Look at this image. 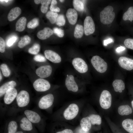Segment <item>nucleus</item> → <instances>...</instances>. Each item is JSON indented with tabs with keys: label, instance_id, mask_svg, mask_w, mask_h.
I'll return each mask as SVG.
<instances>
[{
	"label": "nucleus",
	"instance_id": "1",
	"mask_svg": "<svg viewBox=\"0 0 133 133\" xmlns=\"http://www.w3.org/2000/svg\"><path fill=\"white\" fill-rule=\"evenodd\" d=\"M113 7L108 6L104 8L100 13V17L101 22L104 24L111 23L115 17V14L113 11Z\"/></svg>",
	"mask_w": 133,
	"mask_h": 133
},
{
	"label": "nucleus",
	"instance_id": "2",
	"mask_svg": "<svg viewBox=\"0 0 133 133\" xmlns=\"http://www.w3.org/2000/svg\"><path fill=\"white\" fill-rule=\"evenodd\" d=\"M91 64L95 69L100 73H103L107 70V65L104 60L98 56H93L91 60Z\"/></svg>",
	"mask_w": 133,
	"mask_h": 133
},
{
	"label": "nucleus",
	"instance_id": "3",
	"mask_svg": "<svg viewBox=\"0 0 133 133\" xmlns=\"http://www.w3.org/2000/svg\"><path fill=\"white\" fill-rule=\"evenodd\" d=\"M99 102L102 108L106 109L110 108L112 103V96L110 93L107 90H103L101 94Z\"/></svg>",
	"mask_w": 133,
	"mask_h": 133
},
{
	"label": "nucleus",
	"instance_id": "4",
	"mask_svg": "<svg viewBox=\"0 0 133 133\" xmlns=\"http://www.w3.org/2000/svg\"><path fill=\"white\" fill-rule=\"evenodd\" d=\"M16 98L17 105L20 107H26L28 104L30 102L29 94L25 90L20 91L17 94Z\"/></svg>",
	"mask_w": 133,
	"mask_h": 133
},
{
	"label": "nucleus",
	"instance_id": "5",
	"mask_svg": "<svg viewBox=\"0 0 133 133\" xmlns=\"http://www.w3.org/2000/svg\"><path fill=\"white\" fill-rule=\"evenodd\" d=\"M79 111L78 107L76 104L74 103L71 104L64 111V117L67 120L72 119L77 116Z\"/></svg>",
	"mask_w": 133,
	"mask_h": 133
},
{
	"label": "nucleus",
	"instance_id": "6",
	"mask_svg": "<svg viewBox=\"0 0 133 133\" xmlns=\"http://www.w3.org/2000/svg\"><path fill=\"white\" fill-rule=\"evenodd\" d=\"M54 97L51 94H49L42 97L38 103V106L40 109H44L50 107L53 104Z\"/></svg>",
	"mask_w": 133,
	"mask_h": 133
},
{
	"label": "nucleus",
	"instance_id": "7",
	"mask_svg": "<svg viewBox=\"0 0 133 133\" xmlns=\"http://www.w3.org/2000/svg\"><path fill=\"white\" fill-rule=\"evenodd\" d=\"M35 89L38 92H44L50 89V87L49 82L43 79L40 78L36 80L33 84Z\"/></svg>",
	"mask_w": 133,
	"mask_h": 133
},
{
	"label": "nucleus",
	"instance_id": "8",
	"mask_svg": "<svg viewBox=\"0 0 133 133\" xmlns=\"http://www.w3.org/2000/svg\"><path fill=\"white\" fill-rule=\"evenodd\" d=\"M72 63L74 68L80 73H84L88 70L87 65L85 62L81 58H76L74 59Z\"/></svg>",
	"mask_w": 133,
	"mask_h": 133
},
{
	"label": "nucleus",
	"instance_id": "9",
	"mask_svg": "<svg viewBox=\"0 0 133 133\" xmlns=\"http://www.w3.org/2000/svg\"><path fill=\"white\" fill-rule=\"evenodd\" d=\"M84 32L85 34L88 35L93 33L95 30V26L93 19L91 17L87 16L84 22Z\"/></svg>",
	"mask_w": 133,
	"mask_h": 133
},
{
	"label": "nucleus",
	"instance_id": "10",
	"mask_svg": "<svg viewBox=\"0 0 133 133\" xmlns=\"http://www.w3.org/2000/svg\"><path fill=\"white\" fill-rule=\"evenodd\" d=\"M19 126L21 130L25 133H35L32 123L26 117H23L21 119Z\"/></svg>",
	"mask_w": 133,
	"mask_h": 133
},
{
	"label": "nucleus",
	"instance_id": "11",
	"mask_svg": "<svg viewBox=\"0 0 133 133\" xmlns=\"http://www.w3.org/2000/svg\"><path fill=\"white\" fill-rule=\"evenodd\" d=\"M118 62L120 66L123 69L128 71L133 70V59L122 56L119 58Z\"/></svg>",
	"mask_w": 133,
	"mask_h": 133
},
{
	"label": "nucleus",
	"instance_id": "12",
	"mask_svg": "<svg viewBox=\"0 0 133 133\" xmlns=\"http://www.w3.org/2000/svg\"><path fill=\"white\" fill-rule=\"evenodd\" d=\"M17 95V90L15 88L9 89L4 94L3 98L4 103L7 105L11 104L16 98Z\"/></svg>",
	"mask_w": 133,
	"mask_h": 133
},
{
	"label": "nucleus",
	"instance_id": "13",
	"mask_svg": "<svg viewBox=\"0 0 133 133\" xmlns=\"http://www.w3.org/2000/svg\"><path fill=\"white\" fill-rule=\"evenodd\" d=\"M52 71L51 66L50 65H46L41 66L37 68L36 71V73L39 77L43 78L49 77Z\"/></svg>",
	"mask_w": 133,
	"mask_h": 133
},
{
	"label": "nucleus",
	"instance_id": "14",
	"mask_svg": "<svg viewBox=\"0 0 133 133\" xmlns=\"http://www.w3.org/2000/svg\"><path fill=\"white\" fill-rule=\"evenodd\" d=\"M44 54L45 57L52 62L59 63L61 61V58L60 55L53 51L46 50L44 51Z\"/></svg>",
	"mask_w": 133,
	"mask_h": 133
},
{
	"label": "nucleus",
	"instance_id": "15",
	"mask_svg": "<svg viewBox=\"0 0 133 133\" xmlns=\"http://www.w3.org/2000/svg\"><path fill=\"white\" fill-rule=\"evenodd\" d=\"M65 85L69 91L76 92L78 90V85L75 81L74 76L72 75H69L67 77L65 81Z\"/></svg>",
	"mask_w": 133,
	"mask_h": 133
},
{
	"label": "nucleus",
	"instance_id": "16",
	"mask_svg": "<svg viewBox=\"0 0 133 133\" xmlns=\"http://www.w3.org/2000/svg\"><path fill=\"white\" fill-rule=\"evenodd\" d=\"M24 114L27 118L32 123L36 124L40 121L41 118L39 114L37 113L29 110H25Z\"/></svg>",
	"mask_w": 133,
	"mask_h": 133
},
{
	"label": "nucleus",
	"instance_id": "17",
	"mask_svg": "<svg viewBox=\"0 0 133 133\" xmlns=\"http://www.w3.org/2000/svg\"><path fill=\"white\" fill-rule=\"evenodd\" d=\"M66 16L69 23L74 25L76 23L78 18V14L74 9L69 8L67 11Z\"/></svg>",
	"mask_w": 133,
	"mask_h": 133
},
{
	"label": "nucleus",
	"instance_id": "18",
	"mask_svg": "<svg viewBox=\"0 0 133 133\" xmlns=\"http://www.w3.org/2000/svg\"><path fill=\"white\" fill-rule=\"evenodd\" d=\"M53 32V31L49 27H45L43 30L38 31L37 36L39 39L44 40L48 38L52 35Z\"/></svg>",
	"mask_w": 133,
	"mask_h": 133
},
{
	"label": "nucleus",
	"instance_id": "19",
	"mask_svg": "<svg viewBox=\"0 0 133 133\" xmlns=\"http://www.w3.org/2000/svg\"><path fill=\"white\" fill-rule=\"evenodd\" d=\"M16 83L13 81L7 82L2 85L0 87V96L2 97L5 94L9 89L14 88L16 85Z\"/></svg>",
	"mask_w": 133,
	"mask_h": 133
},
{
	"label": "nucleus",
	"instance_id": "20",
	"mask_svg": "<svg viewBox=\"0 0 133 133\" xmlns=\"http://www.w3.org/2000/svg\"><path fill=\"white\" fill-rule=\"evenodd\" d=\"M21 9L18 7H14L11 10L7 16L9 21H11L15 19L20 15Z\"/></svg>",
	"mask_w": 133,
	"mask_h": 133
},
{
	"label": "nucleus",
	"instance_id": "21",
	"mask_svg": "<svg viewBox=\"0 0 133 133\" xmlns=\"http://www.w3.org/2000/svg\"><path fill=\"white\" fill-rule=\"evenodd\" d=\"M80 124L82 129L85 132H87L91 129V124L89 116L83 117L81 120Z\"/></svg>",
	"mask_w": 133,
	"mask_h": 133
},
{
	"label": "nucleus",
	"instance_id": "22",
	"mask_svg": "<svg viewBox=\"0 0 133 133\" xmlns=\"http://www.w3.org/2000/svg\"><path fill=\"white\" fill-rule=\"evenodd\" d=\"M112 85L115 91L116 92L121 93L125 88V83L121 80H115L113 83Z\"/></svg>",
	"mask_w": 133,
	"mask_h": 133
},
{
	"label": "nucleus",
	"instance_id": "23",
	"mask_svg": "<svg viewBox=\"0 0 133 133\" xmlns=\"http://www.w3.org/2000/svg\"><path fill=\"white\" fill-rule=\"evenodd\" d=\"M27 21L26 18L22 17L19 19L16 24V30L21 32L25 29Z\"/></svg>",
	"mask_w": 133,
	"mask_h": 133
},
{
	"label": "nucleus",
	"instance_id": "24",
	"mask_svg": "<svg viewBox=\"0 0 133 133\" xmlns=\"http://www.w3.org/2000/svg\"><path fill=\"white\" fill-rule=\"evenodd\" d=\"M122 125L123 128L130 133H133V120L127 119L122 122Z\"/></svg>",
	"mask_w": 133,
	"mask_h": 133
},
{
	"label": "nucleus",
	"instance_id": "25",
	"mask_svg": "<svg viewBox=\"0 0 133 133\" xmlns=\"http://www.w3.org/2000/svg\"><path fill=\"white\" fill-rule=\"evenodd\" d=\"M118 111L119 114L121 116L128 115L132 112L131 108L128 105L120 106L118 108Z\"/></svg>",
	"mask_w": 133,
	"mask_h": 133
},
{
	"label": "nucleus",
	"instance_id": "26",
	"mask_svg": "<svg viewBox=\"0 0 133 133\" xmlns=\"http://www.w3.org/2000/svg\"><path fill=\"white\" fill-rule=\"evenodd\" d=\"M124 21H128L132 22L133 21V6H130L124 13L123 16Z\"/></svg>",
	"mask_w": 133,
	"mask_h": 133
},
{
	"label": "nucleus",
	"instance_id": "27",
	"mask_svg": "<svg viewBox=\"0 0 133 133\" xmlns=\"http://www.w3.org/2000/svg\"><path fill=\"white\" fill-rule=\"evenodd\" d=\"M18 125L17 122L14 120L8 123L5 133H16L17 131Z\"/></svg>",
	"mask_w": 133,
	"mask_h": 133
},
{
	"label": "nucleus",
	"instance_id": "28",
	"mask_svg": "<svg viewBox=\"0 0 133 133\" xmlns=\"http://www.w3.org/2000/svg\"><path fill=\"white\" fill-rule=\"evenodd\" d=\"M84 31V28L81 25L77 24L75 27L74 33V36L76 38H81L83 36Z\"/></svg>",
	"mask_w": 133,
	"mask_h": 133
},
{
	"label": "nucleus",
	"instance_id": "29",
	"mask_svg": "<svg viewBox=\"0 0 133 133\" xmlns=\"http://www.w3.org/2000/svg\"><path fill=\"white\" fill-rule=\"evenodd\" d=\"M31 38L28 35H25L21 37L20 40L18 44V47L22 48L29 44L31 41Z\"/></svg>",
	"mask_w": 133,
	"mask_h": 133
},
{
	"label": "nucleus",
	"instance_id": "30",
	"mask_svg": "<svg viewBox=\"0 0 133 133\" xmlns=\"http://www.w3.org/2000/svg\"><path fill=\"white\" fill-rule=\"evenodd\" d=\"M89 117L91 124L94 125H100L101 123V118L100 116L98 115L92 114Z\"/></svg>",
	"mask_w": 133,
	"mask_h": 133
},
{
	"label": "nucleus",
	"instance_id": "31",
	"mask_svg": "<svg viewBox=\"0 0 133 133\" xmlns=\"http://www.w3.org/2000/svg\"><path fill=\"white\" fill-rule=\"evenodd\" d=\"M73 4L75 10L79 12L82 11L83 10L84 6L82 0H73Z\"/></svg>",
	"mask_w": 133,
	"mask_h": 133
},
{
	"label": "nucleus",
	"instance_id": "32",
	"mask_svg": "<svg viewBox=\"0 0 133 133\" xmlns=\"http://www.w3.org/2000/svg\"><path fill=\"white\" fill-rule=\"evenodd\" d=\"M58 16L57 13L51 11L48 12L46 15L47 18L49 20L50 22L52 24L56 22Z\"/></svg>",
	"mask_w": 133,
	"mask_h": 133
},
{
	"label": "nucleus",
	"instance_id": "33",
	"mask_svg": "<svg viewBox=\"0 0 133 133\" xmlns=\"http://www.w3.org/2000/svg\"><path fill=\"white\" fill-rule=\"evenodd\" d=\"M51 1L50 0H41V10L42 13H46L48 9L49 5L51 3Z\"/></svg>",
	"mask_w": 133,
	"mask_h": 133
},
{
	"label": "nucleus",
	"instance_id": "34",
	"mask_svg": "<svg viewBox=\"0 0 133 133\" xmlns=\"http://www.w3.org/2000/svg\"><path fill=\"white\" fill-rule=\"evenodd\" d=\"M0 69L3 75L5 77H9L10 74V71L7 66L5 64L0 65Z\"/></svg>",
	"mask_w": 133,
	"mask_h": 133
},
{
	"label": "nucleus",
	"instance_id": "35",
	"mask_svg": "<svg viewBox=\"0 0 133 133\" xmlns=\"http://www.w3.org/2000/svg\"><path fill=\"white\" fill-rule=\"evenodd\" d=\"M40 49L39 45L37 43L34 44L33 46L28 50V52L33 54H36L39 52Z\"/></svg>",
	"mask_w": 133,
	"mask_h": 133
},
{
	"label": "nucleus",
	"instance_id": "36",
	"mask_svg": "<svg viewBox=\"0 0 133 133\" xmlns=\"http://www.w3.org/2000/svg\"><path fill=\"white\" fill-rule=\"evenodd\" d=\"M39 24V20L37 18H34L30 21L28 23L27 27L30 29H33L37 27Z\"/></svg>",
	"mask_w": 133,
	"mask_h": 133
},
{
	"label": "nucleus",
	"instance_id": "37",
	"mask_svg": "<svg viewBox=\"0 0 133 133\" xmlns=\"http://www.w3.org/2000/svg\"><path fill=\"white\" fill-rule=\"evenodd\" d=\"M56 24L59 26H64L65 23V20L63 15H58L56 22Z\"/></svg>",
	"mask_w": 133,
	"mask_h": 133
},
{
	"label": "nucleus",
	"instance_id": "38",
	"mask_svg": "<svg viewBox=\"0 0 133 133\" xmlns=\"http://www.w3.org/2000/svg\"><path fill=\"white\" fill-rule=\"evenodd\" d=\"M124 44L127 48L133 50V38H127L124 41Z\"/></svg>",
	"mask_w": 133,
	"mask_h": 133
},
{
	"label": "nucleus",
	"instance_id": "39",
	"mask_svg": "<svg viewBox=\"0 0 133 133\" xmlns=\"http://www.w3.org/2000/svg\"><path fill=\"white\" fill-rule=\"evenodd\" d=\"M51 3L50 9L51 11L55 12H59L60 11V8L56 5L57 2L56 0H52Z\"/></svg>",
	"mask_w": 133,
	"mask_h": 133
},
{
	"label": "nucleus",
	"instance_id": "40",
	"mask_svg": "<svg viewBox=\"0 0 133 133\" xmlns=\"http://www.w3.org/2000/svg\"><path fill=\"white\" fill-rule=\"evenodd\" d=\"M53 32L54 33L59 37H62L64 35L63 30L60 28L55 27L53 29Z\"/></svg>",
	"mask_w": 133,
	"mask_h": 133
},
{
	"label": "nucleus",
	"instance_id": "41",
	"mask_svg": "<svg viewBox=\"0 0 133 133\" xmlns=\"http://www.w3.org/2000/svg\"><path fill=\"white\" fill-rule=\"evenodd\" d=\"M17 37L15 36H13L11 37L7 42V45L8 47H10L16 42L17 39Z\"/></svg>",
	"mask_w": 133,
	"mask_h": 133
},
{
	"label": "nucleus",
	"instance_id": "42",
	"mask_svg": "<svg viewBox=\"0 0 133 133\" xmlns=\"http://www.w3.org/2000/svg\"><path fill=\"white\" fill-rule=\"evenodd\" d=\"M34 59L36 61L40 62H45L46 60L45 57L40 54H38L35 56L34 58Z\"/></svg>",
	"mask_w": 133,
	"mask_h": 133
},
{
	"label": "nucleus",
	"instance_id": "43",
	"mask_svg": "<svg viewBox=\"0 0 133 133\" xmlns=\"http://www.w3.org/2000/svg\"><path fill=\"white\" fill-rule=\"evenodd\" d=\"M5 44L3 39L1 37H0V51L3 53L5 51Z\"/></svg>",
	"mask_w": 133,
	"mask_h": 133
},
{
	"label": "nucleus",
	"instance_id": "44",
	"mask_svg": "<svg viewBox=\"0 0 133 133\" xmlns=\"http://www.w3.org/2000/svg\"><path fill=\"white\" fill-rule=\"evenodd\" d=\"M126 50V48L125 47L120 46L117 48L116 50V51L117 53H120Z\"/></svg>",
	"mask_w": 133,
	"mask_h": 133
},
{
	"label": "nucleus",
	"instance_id": "45",
	"mask_svg": "<svg viewBox=\"0 0 133 133\" xmlns=\"http://www.w3.org/2000/svg\"><path fill=\"white\" fill-rule=\"evenodd\" d=\"M113 42V40L112 38H109L103 41V44L104 46H106L109 43Z\"/></svg>",
	"mask_w": 133,
	"mask_h": 133
},
{
	"label": "nucleus",
	"instance_id": "46",
	"mask_svg": "<svg viewBox=\"0 0 133 133\" xmlns=\"http://www.w3.org/2000/svg\"><path fill=\"white\" fill-rule=\"evenodd\" d=\"M56 133H73V132L71 129H66L62 131L57 132Z\"/></svg>",
	"mask_w": 133,
	"mask_h": 133
},
{
	"label": "nucleus",
	"instance_id": "47",
	"mask_svg": "<svg viewBox=\"0 0 133 133\" xmlns=\"http://www.w3.org/2000/svg\"><path fill=\"white\" fill-rule=\"evenodd\" d=\"M41 0H34L35 3L36 4H38L41 2Z\"/></svg>",
	"mask_w": 133,
	"mask_h": 133
},
{
	"label": "nucleus",
	"instance_id": "48",
	"mask_svg": "<svg viewBox=\"0 0 133 133\" xmlns=\"http://www.w3.org/2000/svg\"><path fill=\"white\" fill-rule=\"evenodd\" d=\"M16 133H25L21 130L17 131Z\"/></svg>",
	"mask_w": 133,
	"mask_h": 133
},
{
	"label": "nucleus",
	"instance_id": "49",
	"mask_svg": "<svg viewBox=\"0 0 133 133\" xmlns=\"http://www.w3.org/2000/svg\"><path fill=\"white\" fill-rule=\"evenodd\" d=\"M0 81H1V79L2 78V76H1V72H0Z\"/></svg>",
	"mask_w": 133,
	"mask_h": 133
},
{
	"label": "nucleus",
	"instance_id": "50",
	"mask_svg": "<svg viewBox=\"0 0 133 133\" xmlns=\"http://www.w3.org/2000/svg\"><path fill=\"white\" fill-rule=\"evenodd\" d=\"M133 108V100L131 102Z\"/></svg>",
	"mask_w": 133,
	"mask_h": 133
},
{
	"label": "nucleus",
	"instance_id": "51",
	"mask_svg": "<svg viewBox=\"0 0 133 133\" xmlns=\"http://www.w3.org/2000/svg\"><path fill=\"white\" fill-rule=\"evenodd\" d=\"M59 1L61 2H63L64 1V0H59Z\"/></svg>",
	"mask_w": 133,
	"mask_h": 133
},
{
	"label": "nucleus",
	"instance_id": "52",
	"mask_svg": "<svg viewBox=\"0 0 133 133\" xmlns=\"http://www.w3.org/2000/svg\"><path fill=\"white\" fill-rule=\"evenodd\" d=\"M68 75H68V74H67V75H66L67 77L68 76Z\"/></svg>",
	"mask_w": 133,
	"mask_h": 133
}]
</instances>
